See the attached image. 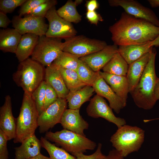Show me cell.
I'll list each match as a JSON object with an SVG mask.
<instances>
[{
    "mask_svg": "<svg viewBox=\"0 0 159 159\" xmlns=\"http://www.w3.org/2000/svg\"><path fill=\"white\" fill-rule=\"evenodd\" d=\"M109 30L114 44L117 46L151 42L159 35V27L125 12Z\"/></svg>",
    "mask_w": 159,
    "mask_h": 159,
    "instance_id": "1",
    "label": "cell"
},
{
    "mask_svg": "<svg viewBox=\"0 0 159 159\" xmlns=\"http://www.w3.org/2000/svg\"><path fill=\"white\" fill-rule=\"evenodd\" d=\"M156 52L153 48L149 60L138 82L130 93L135 105L139 108L149 110L157 100L154 90L158 77L155 69Z\"/></svg>",
    "mask_w": 159,
    "mask_h": 159,
    "instance_id": "2",
    "label": "cell"
},
{
    "mask_svg": "<svg viewBox=\"0 0 159 159\" xmlns=\"http://www.w3.org/2000/svg\"><path fill=\"white\" fill-rule=\"evenodd\" d=\"M39 116L31 95L24 92L20 111L16 119V130L14 139L15 143H21L35 134L38 126Z\"/></svg>",
    "mask_w": 159,
    "mask_h": 159,
    "instance_id": "3",
    "label": "cell"
},
{
    "mask_svg": "<svg viewBox=\"0 0 159 159\" xmlns=\"http://www.w3.org/2000/svg\"><path fill=\"white\" fill-rule=\"evenodd\" d=\"M45 67L31 58L19 62L12 75L13 81L24 92L31 95L44 81Z\"/></svg>",
    "mask_w": 159,
    "mask_h": 159,
    "instance_id": "4",
    "label": "cell"
},
{
    "mask_svg": "<svg viewBox=\"0 0 159 159\" xmlns=\"http://www.w3.org/2000/svg\"><path fill=\"white\" fill-rule=\"evenodd\" d=\"M144 137L143 130L137 126L125 124L118 128L110 141L115 149L125 158L139 150Z\"/></svg>",
    "mask_w": 159,
    "mask_h": 159,
    "instance_id": "5",
    "label": "cell"
},
{
    "mask_svg": "<svg viewBox=\"0 0 159 159\" xmlns=\"http://www.w3.org/2000/svg\"><path fill=\"white\" fill-rule=\"evenodd\" d=\"M44 138L54 142L72 155L82 153L87 150H93L97 145L94 142L83 136L68 130L46 132Z\"/></svg>",
    "mask_w": 159,
    "mask_h": 159,
    "instance_id": "6",
    "label": "cell"
},
{
    "mask_svg": "<svg viewBox=\"0 0 159 159\" xmlns=\"http://www.w3.org/2000/svg\"><path fill=\"white\" fill-rule=\"evenodd\" d=\"M64 42L61 39L39 36L37 44L31 55V58L44 67L52 64L63 51Z\"/></svg>",
    "mask_w": 159,
    "mask_h": 159,
    "instance_id": "7",
    "label": "cell"
},
{
    "mask_svg": "<svg viewBox=\"0 0 159 159\" xmlns=\"http://www.w3.org/2000/svg\"><path fill=\"white\" fill-rule=\"evenodd\" d=\"M64 40L63 51L80 58L98 51L107 45L105 41L83 35H75Z\"/></svg>",
    "mask_w": 159,
    "mask_h": 159,
    "instance_id": "8",
    "label": "cell"
},
{
    "mask_svg": "<svg viewBox=\"0 0 159 159\" xmlns=\"http://www.w3.org/2000/svg\"><path fill=\"white\" fill-rule=\"evenodd\" d=\"M45 18L49 23L46 36L65 39L76 35L77 32L72 24L59 15L55 6L48 11Z\"/></svg>",
    "mask_w": 159,
    "mask_h": 159,
    "instance_id": "9",
    "label": "cell"
},
{
    "mask_svg": "<svg viewBox=\"0 0 159 159\" xmlns=\"http://www.w3.org/2000/svg\"><path fill=\"white\" fill-rule=\"evenodd\" d=\"M67 103L66 99L58 97L39 115L38 123L40 133L46 132L60 123L63 114L67 109Z\"/></svg>",
    "mask_w": 159,
    "mask_h": 159,
    "instance_id": "10",
    "label": "cell"
},
{
    "mask_svg": "<svg viewBox=\"0 0 159 159\" xmlns=\"http://www.w3.org/2000/svg\"><path fill=\"white\" fill-rule=\"evenodd\" d=\"M21 17L14 16L11 20L12 26L22 35L32 33L39 36L45 35L48 28V24L45 18L27 15Z\"/></svg>",
    "mask_w": 159,
    "mask_h": 159,
    "instance_id": "11",
    "label": "cell"
},
{
    "mask_svg": "<svg viewBox=\"0 0 159 159\" xmlns=\"http://www.w3.org/2000/svg\"><path fill=\"white\" fill-rule=\"evenodd\" d=\"M110 5L113 7L120 6L128 14L137 18L146 20L159 27V19L151 9L143 5L134 0H109Z\"/></svg>",
    "mask_w": 159,
    "mask_h": 159,
    "instance_id": "12",
    "label": "cell"
},
{
    "mask_svg": "<svg viewBox=\"0 0 159 159\" xmlns=\"http://www.w3.org/2000/svg\"><path fill=\"white\" fill-rule=\"evenodd\" d=\"M112 109L103 97L96 94L91 99L86 112L89 116L94 118H103L115 125L118 128L125 125V120L116 117Z\"/></svg>",
    "mask_w": 159,
    "mask_h": 159,
    "instance_id": "13",
    "label": "cell"
},
{
    "mask_svg": "<svg viewBox=\"0 0 159 159\" xmlns=\"http://www.w3.org/2000/svg\"><path fill=\"white\" fill-rule=\"evenodd\" d=\"M118 46L115 45H107L102 49L80 58L95 72L102 69L118 52Z\"/></svg>",
    "mask_w": 159,
    "mask_h": 159,
    "instance_id": "14",
    "label": "cell"
},
{
    "mask_svg": "<svg viewBox=\"0 0 159 159\" xmlns=\"http://www.w3.org/2000/svg\"><path fill=\"white\" fill-rule=\"evenodd\" d=\"M0 130L4 133L8 140L14 138L16 130V119L12 111L11 98L6 95L4 104L0 108Z\"/></svg>",
    "mask_w": 159,
    "mask_h": 159,
    "instance_id": "15",
    "label": "cell"
},
{
    "mask_svg": "<svg viewBox=\"0 0 159 159\" xmlns=\"http://www.w3.org/2000/svg\"><path fill=\"white\" fill-rule=\"evenodd\" d=\"M64 129L85 136V130L89 125L80 115V109H67L64 112L60 123Z\"/></svg>",
    "mask_w": 159,
    "mask_h": 159,
    "instance_id": "16",
    "label": "cell"
},
{
    "mask_svg": "<svg viewBox=\"0 0 159 159\" xmlns=\"http://www.w3.org/2000/svg\"><path fill=\"white\" fill-rule=\"evenodd\" d=\"M97 95L106 98L109 106L117 114L126 106L121 99L99 74L92 86Z\"/></svg>",
    "mask_w": 159,
    "mask_h": 159,
    "instance_id": "17",
    "label": "cell"
},
{
    "mask_svg": "<svg viewBox=\"0 0 159 159\" xmlns=\"http://www.w3.org/2000/svg\"><path fill=\"white\" fill-rule=\"evenodd\" d=\"M44 80L54 89L58 97L66 99L69 91L57 67L52 64L46 67Z\"/></svg>",
    "mask_w": 159,
    "mask_h": 159,
    "instance_id": "18",
    "label": "cell"
},
{
    "mask_svg": "<svg viewBox=\"0 0 159 159\" xmlns=\"http://www.w3.org/2000/svg\"><path fill=\"white\" fill-rule=\"evenodd\" d=\"M99 73L126 106L129 92V83L126 77L115 75L100 71Z\"/></svg>",
    "mask_w": 159,
    "mask_h": 159,
    "instance_id": "19",
    "label": "cell"
},
{
    "mask_svg": "<svg viewBox=\"0 0 159 159\" xmlns=\"http://www.w3.org/2000/svg\"><path fill=\"white\" fill-rule=\"evenodd\" d=\"M40 140L35 134L24 140L19 147L14 148L15 159H28L41 153Z\"/></svg>",
    "mask_w": 159,
    "mask_h": 159,
    "instance_id": "20",
    "label": "cell"
},
{
    "mask_svg": "<svg viewBox=\"0 0 159 159\" xmlns=\"http://www.w3.org/2000/svg\"><path fill=\"white\" fill-rule=\"evenodd\" d=\"M151 42L140 44L119 46L118 52L128 65L138 59L153 48Z\"/></svg>",
    "mask_w": 159,
    "mask_h": 159,
    "instance_id": "21",
    "label": "cell"
},
{
    "mask_svg": "<svg viewBox=\"0 0 159 159\" xmlns=\"http://www.w3.org/2000/svg\"><path fill=\"white\" fill-rule=\"evenodd\" d=\"M151 52L145 54L129 65L126 77L129 83L130 93L137 85L142 76L149 60Z\"/></svg>",
    "mask_w": 159,
    "mask_h": 159,
    "instance_id": "22",
    "label": "cell"
},
{
    "mask_svg": "<svg viewBox=\"0 0 159 159\" xmlns=\"http://www.w3.org/2000/svg\"><path fill=\"white\" fill-rule=\"evenodd\" d=\"M22 35L14 28L0 29V50L15 54Z\"/></svg>",
    "mask_w": 159,
    "mask_h": 159,
    "instance_id": "23",
    "label": "cell"
},
{
    "mask_svg": "<svg viewBox=\"0 0 159 159\" xmlns=\"http://www.w3.org/2000/svg\"><path fill=\"white\" fill-rule=\"evenodd\" d=\"M39 36L33 34L22 35L15 54L20 62L31 56L38 42Z\"/></svg>",
    "mask_w": 159,
    "mask_h": 159,
    "instance_id": "24",
    "label": "cell"
},
{
    "mask_svg": "<svg viewBox=\"0 0 159 159\" xmlns=\"http://www.w3.org/2000/svg\"><path fill=\"white\" fill-rule=\"evenodd\" d=\"M95 90L92 87L86 85L74 91H69L66 97L70 109H80L82 105L89 100Z\"/></svg>",
    "mask_w": 159,
    "mask_h": 159,
    "instance_id": "25",
    "label": "cell"
},
{
    "mask_svg": "<svg viewBox=\"0 0 159 159\" xmlns=\"http://www.w3.org/2000/svg\"><path fill=\"white\" fill-rule=\"evenodd\" d=\"M82 2V0H68L57 10V13L60 16L69 22L79 23L82 20V16L78 12L76 7Z\"/></svg>",
    "mask_w": 159,
    "mask_h": 159,
    "instance_id": "26",
    "label": "cell"
},
{
    "mask_svg": "<svg viewBox=\"0 0 159 159\" xmlns=\"http://www.w3.org/2000/svg\"><path fill=\"white\" fill-rule=\"evenodd\" d=\"M128 66L127 63L118 52L102 69L104 72L117 75L126 76Z\"/></svg>",
    "mask_w": 159,
    "mask_h": 159,
    "instance_id": "27",
    "label": "cell"
},
{
    "mask_svg": "<svg viewBox=\"0 0 159 159\" xmlns=\"http://www.w3.org/2000/svg\"><path fill=\"white\" fill-rule=\"evenodd\" d=\"M58 67L69 91H76L87 85L80 79L76 71Z\"/></svg>",
    "mask_w": 159,
    "mask_h": 159,
    "instance_id": "28",
    "label": "cell"
},
{
    "mask_svg": "<svg viewBox=\"0 0 159 159\" xmlns=\"http://www.w3.org/2000/svg\"><path fill=\"white\" fill-rule=\"evenodd\" d=\"M40 141L42 147L47 151L50 159H77L75 156L62 148L52 144L44 137H41Z\"/></svg>",
    "mask_w": 159,
    "mask_h": 159,
    "instance_id": "29",
    "label": "cell"
},
{
    "mask_svg": "<svg viewBox=\"0 0 159 159\" xmlns=\"http://www.w3.org/2000/svg\"><path fill=\"white\" fill-rule=\"evenodd\" d=\"M80 57L71 53L62 51L52 64L60 68L76 71Z\"/></svg>",
    "mask_w": 159,
    "mask_h": 159,
    "instance_id": "30",
    "label": "cell"
},
{
    "mask_svg": "<svg viewBox=\"0 0 159 159\" xmlns=\"http://www.w3.org/2000/svg\"><path fill=\"white\" fill-rule=\"evenodd\" d=\"M76 72L84 83L87 85L92 87L99 75V71H94L80 59Z\"/></svg>",
    "mask_w": 159,
    "mask_h": 159,
    "instance_id": "31",
    "label": "cell"
},
{
    "mask_svg": "<svg viewBox=\"0 0 159 159\" xmlns=\"http://www.w3.org/2000/svg\"><path fill=\"white\" fill-rule=\"evenodd\" d=\"M46 82L44 80L34 90L31 95L38 112L40 115L44 111Z\"/></svg>",
    "mask_w": 159,
    "mask_h": 159,
    "instance_id": "32",
    "label": "cell"
},
{
    "mask_svg": "<svg viewBox=\"0 0 159 159\" xmlns=\"http://www.w3.org/2000/svg\"><path fill=\"white\" fill-rule=\"evenodd\" d=\"M57 4V1L56 0H46L45 2L39 5L26 15L31 16L45 18L48 11Z\"/></svg>",
    "mask_w": 159,
    "mask_h": 159,
    "instance_id": "33",
    "label": "cell"
},
{
    "mask_svg": "<svg viewBox=\"0 0 159 159\" xmlns=\"http://www.w3.org/2000/svg\"><path fill=\"white\" fill-rule=\"evenodd\" d=\"M26 0H0V11L6 14L12 13L18 7L21 6Z\"/></svg>",
    "mask_w": 159,
    "mask_h": 159,
    "instance_id": "34",
    "label": "cell"
},
{
    "mask_svg": "<svg viewBox=\"0 0 159 159\" xmlns=\"http://www.w3.org/2000/svg\"><path fill=\"white\" fill-rule=\"evenodd\" d=\"M46 0H26L21 6L19 11V15L22 17Z\"/></svg>",
    "mask_w": 159,
    "mask_h": 159,
    "instance_id": "35",
    "label": "cell"
},
{
    "mask_svg": "<svg viewBox=\"0 0 159 159\" xmlns=\"http://www.w3.org/2000/svg\"><path fill=\"white\" fill-rule=\"evenodd\" d=\"M58 98L57 94L54 89L50 85L46 82L44 110L54 103Z\"/></svg>",
    "mask_w": 159,
    "mask_h": 159,
    "instance_id": "36",
    "label": "cell"
},
{
    "mask_svg": "<svg viewBox=\"0 0 159 159\" xmlns=\"http://www.w3.org/2000/svg\"><path fill=\"white\" fill-rule=\"evenodd\" d=\"M102 144L99 143L97 149L93 154L90 155H85L84 153H79L73 155L77 159H101L105 156L101 151Z\"/></svg>",
    "mask_w": 159,
    "mask_h": 159,
    "instance_id": "37",
    "label": "cell"
},
{
    "mask_svg": "<svg viewBox=\"0 0 159 159\" xmlns=\"http://www.w3.org/2000/svg\"><path fill=\"white\" fill-rule=\"evenodd\" d=\"M7 141L4 133L0 130V159H8L9 158L7 146Z\"/></svg>",
    "mask_w": 159,
    "mask_h": 159,
    "instance_id": "38",
    "label": "cell"
},
{
    "mask_svg": "<svg viewBox=\"0 0 159 159\" xmlns=\"http://www.w3.org/2000/svg\"><path fill=\"white\" fill-rule=\"evenodd\" d=\"M86 17L91 24L97 25L98 22L103 20L101 15L95 11H87L86 14Z\"/></svg>",
    "mask_w": 159,
    "mask_h": 159,
    "instance_id": "39",
    "label": "cell"
},
{
    "mask_svg": "<svg viewBox=\"0 0 159 159\" xmlns=\"http://www.w3.org/2000/svg\"><path fill=\"white\" fill-rule=\"evenodd\" d=\"M12 23L7 17L6 14L0 11V27L3 29H6L9 24Z\"/></svg>",
    "mask_w": 159,
    "mask_h": 159,
    "instance_id": "40",
    "label": "cell"
},
{
    "mask_svg": "<svg viewBox=\"0 0 159 159\" xmlns=\"http://www.w3.org/2000/svg\"><path fill=\"white\" fill-rule=\"evenodd\" d=\"M124 158L115 149L110 151L108 154L105 155L101 159H124Z\"/></svg>",
    "mask_w": 159,
    "mask_h": 159,
    "instance_id": "41",
    "label": "cell"
},
{
    "mask_svg": "<svg viewBox=\"0 0 159 159\" xmlns=\"http://www.w3.org/2000/svg\"><path fill=\"white\" fill-rule=\"evenodd\" d=\"M85 6L87 11H95L98 9L99 4L96 0H90L87 1Z\"/></svg>",
    "mask_w": 159,
    "mask_h": 159,
    "instance_id": "42",
    "label": "cell"
},
{
    "mask_svg": "<svg viewBox=\"0 0 159 159\" xmlns=\"http://www.w3.org/2000/svg\"><path fill=\"white\" fill-rule=\"evenodd\" d=\"M154 93L157 100H159V78L158 77L155 87Z\"/></svg>",
    "mask_w": 159,
    "mask_h": 159,
    "instance_id": "43",
    "label": "cell"
},
{
    "mask_svg": "<svg viewBox=\"0 0 159 159\" xmlns=\"http://www.w3.org/2000/svg\"><path fill=\"white\" fill-rule=\"evenodd\" d=\"M150 45L153 47H159V35L154 40L151 42Z\"/></svg>",
    "mask_w": 159,
    "mask_h": 159,
    "instance_id": "44",
    "label": "cell"
},
{
    "mask_svg": "<svg viewBox=\"0 0 159 159\" xmlns=\"http://www.w3.org/2000/svg\"><path fill=\"white\" fill-rule=\"evenodd\" d=\"M28 159H50L49 158L45 156L40 153L38 155Z\"/></svg>",
    "mask_w": 159,
    "mask_h": 159,
    "instance_id": "45",
    "label": "cell"
},
{
    "mask_svg": "<svg viewBox=\"0 0 159 159\" xmlns=\"http://www.w3.org/2000/svg\"></svg>",
    "mask_w": 159,
    "mask_h": 159,
    "instance_id": "46",
    "label": "cell"
}]
</instances>
